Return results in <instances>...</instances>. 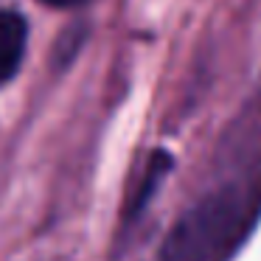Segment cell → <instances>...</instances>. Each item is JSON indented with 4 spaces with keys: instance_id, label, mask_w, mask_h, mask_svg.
I'll return each mask as SVG.
<instances>
[{
    "instance_id": "obj_1",
    "label": "cell",
    "mask_w": 261,
    "mask_h": 261,
    "mask_svg": "<svg viewBox=\"0 0 261 261\" xmlns=\"http://www.w3.org/2000/svg\"><path fill=\"white\" fill-rule=\"evenodd\" d=\"M244 202L233 188L202 197L182 214L160 244L158 261H211L242 227Z\"/></svg>"
},
{
    "instance_id": "obj_2",
    "label": "cell",
    "mask_w": 261,
    "mask_h": 261,
    "mask_svg": "<svg viewBox=\"0 0 261 261\" xmlns=\"http://www.w3.org/2000/svg\"><path fill=\"white\" fill-rule=\"evenodd\" d=\"M25 20L17 12H0V85L17 73L25 54Z\"/></svg>"
},
{
    "instance_id": "obj_3",
    "label": "cell",
    "mask_w": 261,
    "mask_h": 261,
    "mask_svg": "<svg viewBox=\"0 0 261 261\" xmlns=\"http://www.w3.org/2000/svg\"><path fill=\"white\" fill-rule=\"evenodd\" d=\"M42 3L57 6V9H70V6H82V3H87V0H42Z\"/></svg>"
}]
</instances>
